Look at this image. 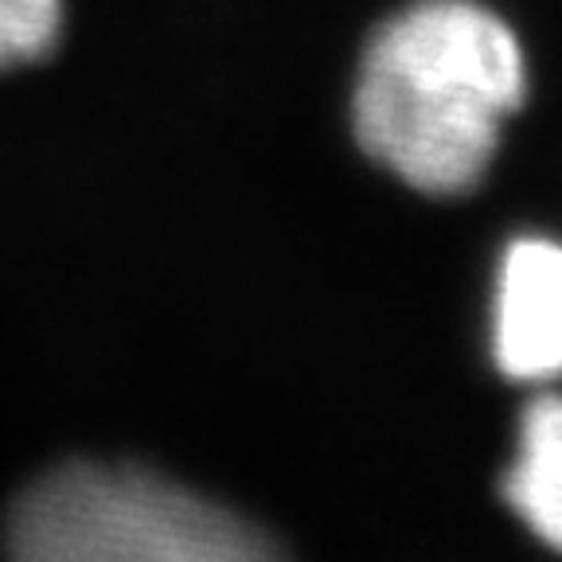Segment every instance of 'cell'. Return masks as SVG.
<instances>
[{"label":"cell","instance_id":"cell-1","mask_svg":"<svg viewBox=\"0 0 562 562\" xmlns=\"http://www.w3.org/2000/svg\"><path fill=\"white\" fill-rule=\"evenodd\" d=\"M527 98L516 32L481 0H414L371 35L351 94L360 149L426 195H465Z\"/></svg>","mask_w":562,"mask_h":562},{"label":"cell","instance_id":"cell-2","mask_svg":"<svg viewBox=\"0 0 562 562\" xmlns=\"http://www.w3.org/2000/svg\"><path fill=\"white\" fill-rule=\"evenodd\" d=\"M24 562H246L278 547L223 504L130 461H63L4 512Z\"/></svg>","mask_w":562,"mask_h":562},{"label":"cell","instance_id":"cell-3","mask_svg":"<svg viewBox=\"0 0 562 562\" xmlns=\"http://www.w3.org/2000/svg\"><path fill=\"white\" fill-rule=\"evenodd\" d=\"M492 360L512 383L562 379V243L524 235L504 246L492 293Z\"/></svg>","mask_w":562,"mask_h":562},{"label":"cell","instance_id":"cell-4","mask_svg":"<svg viewBox=\"0 0 562 562\" xmlns=\"http://www.w3.org/2000/svg\"><path fill=\"white\" fill-rule=\"evenodd\" d=\"M501 492L527 531L562 554V395H536L524 406Z\"/></svg>","mask_w":562,"mask_h":562},{"label":"cell","instance_id":"cell-5","mask_svg":"<svg viewBox=\"0 0 562 562\" xmlns=\"http://www.w3.org/2000/svg\"><path fill=\"white\" fill-rule=\"evenodd\" d=\"M63 0H0V70L44 63L59 47Z\"/></svg>","mask_w":562,"mask_h":562}]
</instances>
